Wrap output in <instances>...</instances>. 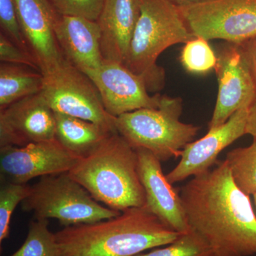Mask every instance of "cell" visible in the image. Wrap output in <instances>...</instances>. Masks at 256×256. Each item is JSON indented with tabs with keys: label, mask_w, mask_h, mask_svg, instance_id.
I'll return each instance as SVG.
<instances>
[{
	"label": "cell",
	"mask_w": 256,
	"mask_h": 256,
	"mask_svg": "<svg viewBox=\"0 0 256 256\" xmlns=\"http://www.w3.org/2000/svg\"><path fill=\"white\" fill-rule=\"evenodd\" d=\"M178 193L190 228L206 240L214 256L256 255L255 210L226 160L193 176Z\"/></svg>",
	"instance_id": "1"
},
{
	"label": "cell",
	"mask_w": 256,
	"mask_h": 256,
	"mask_svg": "<svg viewBox=\"0 0 256 256\" xmlns=\"http://www.w3.org/2000/svg\"><path fill=\"white\" fill-rule=\"evenodd\" d=\"M180 234L144 206L96 223L65 227L55 235L60 256H136L165 246Z\"/></svg>",
	"instance_id": "2"
},
{
	"label": "cell",
	"mask_w": 256,
	"mask_h": 256,
	"mask_svg": "<svg viewBox=\"0 0 256 256\" xmlns=\"http://www.w3.org/2000/svg\"><path fill=\"white\" fill-rule=\"evenodd\" d=\"M97 202L124 212L146 205L137 152L118 132L110 134L68 172Z\"/></svg>",
	"instance_id": "3"
},
{
	"label": "cell",
	"mask_w": 256,
	"mask_h": 256,
	"mask_svg": "<svg viewBox=\"0 0 256 256\" xmlns=\"http://www.w3.org/2000/svg\"><path fill=\"white\" fill-rule=\"evenodd\" d=\"M194 37L178 5L170 0H140V15L124 65L144 79L149 92H160L165 82L164 68L156 64L160 55Z\"/></svg>",
	"instance_id": "4"
},
{
	"label": "cell",
	"mask_w": 256,
	"mask_h": 256,
	"mask_svg": "<svg viewBox=\"0 0 256 256\" xmlns=\"http://www.w3.org/2000/svg\"><path fill=\"white\" fill-rule=\"evenodd\" d=\"M182 99L162 96L158 108H142L116 118L118 132L134 150L146 149L160 162L181 156L200 127L180 120Z\"/></svg>",
	"instance_id": "5"
},
{
	"label": "cell",
	"mask_w": 256,
	"mask_h": 256,
	"mask_svg": "<svg viewBox=\"0 0 256 256\" xmlns=\"http://www.w3.org/2000/svg\"><path fill=\"white\" fill-rule=\"evenodd\" d=\"M21 204L36 220L56 218L65 227L96 223L122 212L100 204L68 172L42 176Z\"/></svg>",
	"instance_id": "6"
},
{
	"label": "cell",
	"mask_w": 256,
	"mask_h": 256,
	"mask_svg": "<svg viewBox=\"0 0 256 256\" xmlns=\"http://www.w3.org/2000/svg\"><path fill=\"white\" fill-rule=\"evenodd\" d=\"M41 94L54 112L90 121L118 132L116 118L108 114L100 92L88 76L64 58L43 74Z\"/></svg>",
	"instance_id": "7"
},
{
	"label": "cell",
	"mask_w": 256,
	"mask_h": 256,
	"mask_svg": "<svg viewBox=\"0 0 256 256\" xmlns=\"http://www.w3.org/2000/svg\"><path fill=\"white\" fill-rule=\"evenodd\" d=\"M178 8L195 37L238 45L256 37V0H207Z\"/></svg>",
	"instance_id": "8"
},
{
	"label": "cell",
	"mask_w": 256,
	"mask_h": 256,
	"mask_svg": "<svg viewBox=\"0 0 256 256\" xmlns=\"http://www.w3.org/2000/svg\"><path fill=\"white\" fill-rule=\"evenodd\" d=\"M217 57L215 70L218 94L208 130L222 126L234 112L249 108L256 100L255 80L242 45L230 44L220 50Z\"/></svg>",
	"instance_id": "9"
},
{
	"label": "cell",
	"mask_w": 256,
	"mask_h": 256,
	"mask_svg": "<svg viewBox=\"0 0 256 256\" xmlns=\"http://www.w3.org/2000/svg\"><path fill=\"white\" fill-rule=\"evenodd\" d=\"M78 159L56 139L24 146H2L0 148L1 182L28 184L38 176L68 172Z\"/></svg>",
	"instance_id": "10"
},
{
	"label": "cell",
	"mask_w": 256,
	"mask_h": 256,
	"mask_svg": "<svg viewBox=\"0 0 256 256\" xmlns=\"http://www.w3.org/2000/svg\"><path fill=\"white\" fill-rule=\"evenodd\" d=\"M95 84L108 114L114 118L142 108H158L162 96L149 94L144 79L122 64L104 62L84 72Z\"/></svg>",
	"instance_id": "11"
},
{
	"label": "cell",
	"mask_w": 256,
	"mask_h": 256,
	"mask_svg": "<svg viewBox=\"0 0 256 256\" xmlns=\"http://www.w3.org/2000/svg\"><path fill=\"white\" fill-rule=\"evenodd\" d=\"M55 112L40 94L0 111V148L24 146L56 139Z\"/></svg>",
	"instance_id": "12"
},
{
	"label": "cell",
	"mask_w": 256,
	"mask_h": 256,
	"mask_svg": "<svg viewBox=\"0 0 256 256\" xmlns=\"http://www.w3.org/2000/svg\"><path fill=\"white\" fill-rule=\"evenodd\" d=\"M248 108L234 112L225 124L208 130L206 136L185 146L181 160L166 176L172 184L190 176L203 174L217 163L220 152L232 143L246 134Z\"/></svg>",
	"instance_id": "13"
},
{
	"label": "cell",
	"mask_w": 256,
	"mask_h": 256,
	"mask_svg": "<svg viewBox=\"0 0 256 256\" xmlns=\"http://www.w3.org/2000/svg\"><path fill=\"white\" fill-rule=\"evenodd\" d=\"M18 22L30 53L42 74L64 60L54 33L56 15L50 0H14Z\"/></svg>",
	"instance_id": "14"
},
{
	"label": "cell",
	"mask_w": 256,
	"mask_h": 256,
	"mask_svg": "<svg viewBox=\"0 0 256 256\" xmlns=\"http://www.w3.org/2000/svg\"><path fill=\"white\" fill-rule=\"evenodd\" d=\"M136 150L138 173L146 192L144 206L175 232H188L190 226L180 193L163 173L161 162L148 150Z\"/></svg>",
	"instance_id": "15"
},
{
	"label": "cell",
	"mask_w": 256,
	"mask_h": 256,
	"mask_svg": "<svg viewBox=\"0 0 256 256\" xmlns=\"http://www.w3.org/2000/svg\"><path fill=\"white\" fill-rule=\"evenodd\" d=\"M54 33L64 58L82 72L98 68L104 63L97 22L57 14Z\"/></svg>",
	"instance_id": "16"
},
{
	"label": "cell",
	"mask_w": 256,
	"mask_h": 256,
	"mask_svg": "<svg viewBox=\"0 0 256 256\" xmlns=\"http://www.w3.org/2000/svg\"><path fill=\"white\" fill-rule=\"evenodd\" d=\"M140 15V0H105L96 21L104 62L124 64Z\"/></svg>",
	"instance_id": "17"
},
{
	"label": "cell",
	"mask_w": 256,
	"mask_h": 256,
	"mask_svg": "<svg viewBox=\"0 0 256 256\" xmlns=\"http://www.w3.org/2000/svg\"><path fill=\"white\" fill-rule=\"evenodd\" d=\"M55 117L56 139L79 158L90 154L114 133L99 124L68 114L55 112Z\"/></svg>",
	"instance_id": "18"
},
{
	"label": "cell",
	"mask_w": 256,
	"mask_h": 256,
	"mask_svg": "<svg viewBox=\"0 0 256 256\" xmlns=\"http://www.w3.org/2000/svg\"><path fill=\"white\" fill-rule=\"evenodd\" d=\"M43 74L16 64H0V111L28 96L41 92Z\"/></svg>",
	"instance_id": "19"
},
{
	"label": "cell",
	"mask_w": 256,
	"mask_h": 256,
	"mask_svg": "<svg viewBox=\"0 0 256 256\" xmlns=\"http://www.w3.org/2000/svg\"><path fill=\"white\" fill-rule=\"evenodd\" d=\"M228 161L235 183L247 195L256 193V138L252 144L229 152Z\"/></svg>",
	"instance_id": "20"
},
{
	"label": "cell",
	"mask_w": 256,
	"mask_h": 256,
	"mask_svg": "<svg viewBox=\"0 0 256 256\" xmlns=\"http://www.w3.org/2000/svg\"><path fill=\"white\" fill-rule=\"evenodd\" d=\"M11 256H60L55 234L48 228V220H32L26 240Z\"/></svg>",
	"instance_id": "21"
},
{
	"label": "cell",
	"mask_w": 256,
	"mask_h": 256,
	"mask_svg": "<svg viewBox=\"0 0 256 256\" xmlns=\"http://www.w3.org/2000/svg\"><path fill=\"white\" fill-rule=\"evenodd\" d=\"M218 57L208 41L194 37L184 44L180 54V62L188 73L205 74L215 69Z\"/></svg>",
	"instance_id": "22"
},
{
	"label": "cell",
	"mask_w": 256,
	"mask_h": 256,
	"mask_svg": "<svg viewBox=\"0 0 256 256\" xmlns=\"http://www.w3.org/2000/svg\"><path fill=\"white\" fill-rule=\"evenodd\" d=\"M136 256H214L206 240L190 228L180 234L174 242L162 248L156 249Z\"/></svg>",
	"instance_id": "23"
},
{
	"label": "cell",
	"mask_w": 256,
	"mask_h": 256,
	"mask_svg": "<svg viewBox=\"0 0 256 256\" xmlns=\"http://www.w3.org/2000/svg\"><path fill=\"white\" fill-rule=\"evenodd\" d=\"M28 184L2 183L0 188V244L9 237L10 220L16 207L30 195Z\"/></svg>",
	"instance_id": "24"
},
{
	"label": "cell",
	"mask_w": 256,
	"mask_h": 256,
	"mask_svg": "<svg viewBox=\"0 0 256 256\" xmlns=\"http://www.w3.org/2000/svg\"><path fill=\"white\" fill-rule=\"evenodd\" d=\"M0 25L2 33L31 54L20 28L14 0H0Z\"/></svg>",
	"instance_id": "25"
},
{
	"label": "cell",
	"mask_w": 256,
	"mask_h": 256,
	"mask_svg": "<svg viewBox=\"0 0 256 256\" xmlns=\"http://www.w3.org/2000/svg\"><path fill=\"white\" fill-rule=\"evenodd\" d=\"M56 12L97 21L105 0H50Z\"/></svg>",
	"instance_id": "26"
},
{
	"label": "cell",
	"mask_w": 256,
	"mask_h": 256,
	"mask_svg": "<svg viewBox=\"0 0 256 256\" xmlns=\"http://www.w3.org/2000/svg\"><path fill=\"white\" fill-rule=\"evenodd\" d=\"M0 60L2 63L26 66L41 72L32 54L20 48L2 32L0 34Z\"/></svg>",
	"instance_id": "27"
},
{
	"label": "cell",
	"mask_w": 256,
	"mask_h": 256,
	"mask_svg": "<svg viewBox=\"0 0 256 256\" xmlns=\"http://www.w3.org/2000/svg\"><path fill=\"white\" fill-rule=\"evenodd\" d=\"M246 54L256 84V37L242 44Z\"/></svg>",
	"instance_id": "28"
},
{
	"label": "cell",
	"mask_w": 256,
	"mask_h": 256,
	"mask_svg": "<svg viewBox=\"0 0 256 256\" xmlns=\"http://www.w3.org/2000/svg\"><path fill=\"white\" fill-rule=\"evenodd\" d=\"M246 133L256 138V100L248 109Z\"/></svg>",
	"instance_id": "29"
},
{
	"label": "cell",
	"mask_w": 256,
	"mask_h": 256,
	"mask_svg": "<svg viewBox=\"0 0 256 256\" xmlns=\"http://www.w3.org/2000/svg\"><path fill=\"white\" fill-rule=\"evenodd\" d=\"M170 1L174 3V4L178 5V6H182V5L202 2L207 1V0H170Z\"/></svg>",
	"instance_id": "30"
},
{
	"label": "cell",
	"mask_w": 256,
	"mask_h": 256,
	"mask_svg": "<svg viewBox=\"0 0 256 256\" xmlns=\"http://www.w3.org/2000/svg\"><path fill=\"white\" fill-rule=\"evenodd\" d=\"M252 196H254V210H255V213L256 215V193L254 194Z\"/></svg>",
	"instance_id": "31"
}]
</instances>
